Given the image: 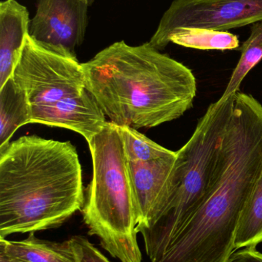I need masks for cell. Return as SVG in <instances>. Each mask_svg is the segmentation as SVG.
Wrapping results in <instances>:
<instances>
[{
  "instance_id": "7",
  "label": "cell",
  "mask_w": 262,
  "mask_h": 262,
  "mask_svg": "<svg viewBox=\"0 0 262 262\" xmlns=\"http://www.w3.org/2000/svg\"><path fill=\"white\" fill-rule=\"evenodd\" d=\"M88 7L83 0H38L29 35L50 52L76 58L75 49L86 35Z\"/></svg>"
},
{
  "instance_id": "14",
  "label": "cell",
  "mask_w": 262,
  "mask_h": 262,
  "mask_svg": "<svg viewBox=\"0 0 262 262\" xmlns=\"http://www.w3.org/2000/svg\"><path fill=\"white\" fill-rule=\"evenodd\" d=\"M262 243V169L240 216L235 249Z\"/></svg>"
},
{
  "instance_id": "10",
  "label": "cell",
  "mask_w": 262,
  "mask_h": 262,
  "mask_svg": "<svg viewBox=\"0 0 262 262\" xmlns=\"http://www.w3.org/2000/svg\"><path fill=\"white\" fill-rule=\"evenodd\" d=\"M29 12L15 0L0 3V88L12 77L26 44Z\"/></svg>"
},
{
  "instance_id": "18",
  "label": "cell",
  "mask_w": 262,
  "mask_h": 262,
  "mask_svg": "<svg viewBox=\"0 0 262 262\" xmlns=\"http://www.w3.org/2000/svg\"><path fill=\"white\" fill-rule=\"evenodd\" d=\"M229 262H262V253L255 246L243 248L234 251Z\"/></svg>"
},
{
  "instance_id": "13",
  "label": "cell",
  "mask_w": 262,
  "mask_h": 262,
  "mask_svg": "<svg viewBox=\"0 0 262 262\" xmlns=\"http://www.w3.org/2000/svg\"><path fill=\"white\" fill-rule=\"evenodd\" d=\"M199 50H233L239 47L238 36L228 31L198 28H178L171 32L166 40L169 43Z\"/></svg>"
},
{
  "instance_id": "16",
  "label": "cell",
  "mask_w": 262,
  "mask_h": 262,
  "mask_svg": "<svg viewBox=\"0 0 262 262\" xmlns=\"http://www.w3.org/2000/svg\"><path fill=\"white\" fill-rule=\"evenodd\" d=\"M125 154L128 161L132 163H146L175 154L150 140L136 129L128 126H117Z\"/></svg>"
},
{
  "instance_id": "2",
  "label": "cell",
  "mask_w": 262,
  "mask_h": 262,
  "mask_svg": "<svg viewBox=\"0 0 262 262\" xmlns=\"http://www.w3.org/2000/svg\"><path fill=\"white\" fill-rule=\"evenodd\" d=\"M84 201L70 141L23 136L0 148V238L59 227Z\"/></svg>"
},
{
  "instance_id": "17",
  "label": "cell",
  "mask_w": 262,
  "mask_h": 262,
  "mask_svg": "<svg viewBox=\"0 0 262 262\" xmlns=\"http://www.w3.org/2000/svg\"><path fill=\"white\" fill-rule=\"evenodd\" d=\"M69 240L76 262H112L86 237L75 235Z\"/></svg>"
},
{
  "instance_id": "20",
  "label": "cell",
  "mask_w": 262,
  "mask_h": 262,
  "mask_svg": "<svg viewBox=\"0 0 262 262\" xmlns=\"http://www.w3.org/2000/svg\"><path fill=\"white\" fill-rule=\"evenodd\" d=\"M83 1L86 2V3H87L88 5H89V6H92V4H93L94 2H95V0H83Z\"/></svg>"
},
{
  "instance_id": "3",
  "label": "cell",
  "mask_w": 262,
  "mask_h": 262,
  "mask_svg": "<svg viewBox=\"0 0 262 262\" xmlns=\"http://www.w3.org/2000/svg\"><path fill=\"white\" fill-rule=\"evenodd\" d=\"M235 95L208 107L189 141L176 152L169 180V200L155 220L139 228L151 262H157L200 207L210 189Z\"/></svg>"
},
{
  "instance_id": "19",
  "label": "cell",
  "mask_w": 262,
  "mask_h": 262,
  "mask_svg": "<svg viewBox=\"0 0 262 262\" xmlns=\"http://www.w3.org/2000/svg\"><path fill=\"white\" fill-rule=\"evenodd\" d=\"M0 262H26L23 261V260L18 259V258H14V257L10 256L7 254L3 252V251H0Z\"/></svg>"
},
{
  "instance_id": "4",
  "label": "cell",
  "mask_w": 262,
  "mask_h": 262,
  "mask_svg": "<svg viewBox=\"0 0 262 262\" xmlns=\"http://www.w3.org/2000/svg\"><path fill=\"white\" fill-rule=\"evenodd\" d=\"M89 146L93 175L81 210L88 234L120 261L142 262L136 205L117 125L107 122Z\"/></svg>"
},
{
  "instance_id": "12",
  "label": "cell",
  "mask_w": 262,
  "mask_h": 262,
  "mask_svg": "<svg viewBox=\"0 0 262 262\" xmlns=\"http://www.w3.org/2000/svg\"><path fill=\"white\" fill-rule=\"evenodd\" d=\"M28 124H31V106L27 95L11 77L0 88V148Z\"/></svg>"
},
{
  "instance_id": "6",
  "label": "cell",
  "mask_w": 262,
  "mask_h": 262,
  "mask_svg": "<svg viewBox=\"0 0 262 262\" xmlns=\"http://www.w3.org/2000/svg\"><path fill=\"white\" fill-rule=\"evenodd\" d=\"M262 21V0H174L149 44L166 47L168 35L178 28L228 31Z\"/></svg>"
},
{
  "instance_id": "8",
  "label": "cell",
  "mask_w": 262,
  "mask_h": 262,
  "mask_svg": "<svg viewBox=\"0 0 262 262\" xmlns=\"http://www.w3.org/2000/svg\"><path fill=\"white\" fill-rule=\"evenodd\" d=\"M107 122L106 115L87 89L53 104L31 107V124L75 131L88 143L103 130Z\"/></svg>"
},
{
  "instance_id": "5",
  "label": "cell",
  "mask_w": 262,
  "mask_h": 262,
  "mask_svg": "<svg viewBox=\"0 0 262 262\" xmlns=\"http://www.w3.org/2000/svg\"><path fill=\"white\" fill-rule=\"evenodd\" d=\"M12 78L26 92L31 107L46 105L83 93V64L38 46L28 34Z\"/></svg>"
},
{
  "instance_id": "15",
  "label": "cell",
  "mask_w": 262,
  "mask_h": 262,
  "mask_svg": "<svg viewBox=\"0 0 262 262\" xmlns=\"http://www.w3.org/2000/svg\"><path fill=\"white\" fill-rule=\"evenodd\" d=\"M241 55L221 98L226 99L238 92L249 72L262 58V21L252 24L249 38L241 49Z\"/></svg>"
},
{
  "instance_id": "1",
  "label": "cell",
  "mask_w": 262,
  "mask_h": 262,
  "mask_svg": "<svg viewBox=\"0 0 262 262\" xmlns=\"http://www.w3.org/2000/svg\"><path fill=\"white\" fill-rule=\"evenodd\" d=\"M82 64L86 89L115 125L157 127L193 105V72L149 42L131 46L118 41Z\"/></svg>"
},
{
  "instance_id": "11",
  "label": "cell",
  "mask_w": 262,
  "mask_h": 262,
  "mask_svg": "<svg viewBox=\"0 0 262 262\" xmlns=\"http://www.w3.org/2000/svg\"><path fill=\"white\" fill-rule=\"evenodd\" d=\"M0 251L26 262H76L69 240L57 243L40 239L34 232L22 241L0 238Z\"/></svg>"
},
{
  "instance_id": "9",
  "label": "cell",
  "mask_w": 262,
  "mask_h": 262,
  "mask_svg": "<svg viewBox=\"0 0 262 262\" xmlns=\"http://www.w3.org/2000/svg\"><path fill=\"white\" fill-rule=\"evenodd\" d=\"M175 160L176 152L173 155L146 163H132L127 160L138 213L136 230L149 226L166 206L169 197V179Z\"/></svg>"
}]
</instances>
